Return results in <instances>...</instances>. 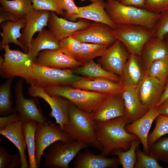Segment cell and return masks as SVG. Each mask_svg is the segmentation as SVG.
I'll return each mask as SVG.
<instances>
[{
  "label": "cell",
  "instance_id": "cell-1",
  "mask_svg": "<svg viewBox=\"0 0 168 168\" xmlns=\"http://www.w3.org/2000/svg\"><path fill=\"white\" fill-rule=\"evenodd\" d=\"M96 123V136L102 147L100 154L104 156L107 157L116 148L128 150L132 142L138 138L125 130L126 125L131 122L125 116Z\"/></svg>",
  "mask_w": 168,
  "mask_h": 168
},
{
  "label": "cell",
  "instance_id": "cell-2",
  "mask_svg": "<svg viewBox=\"0 0 168 168\" xmlns=\"http://www.w3.org/2000/svg\"><path fill=\"white\" fill-rule=\"evenodd\" d=\"M68 104L69 120L64 126L63 131L70 140L82 142L101 151L102 147L96 136L93 113L82 111L68 100Z\"/></svg>",
  "mask_w": 168,
  "mask_h": 168
},
{
  "label": "cell",
  "instance_id": "cell-3",
  "mask_svg": "<svg viewBox=\"0 0 168 168\" xmlns=\"http://www.w3.org/2000/svg\"><path fill=\"white\" fill-rule=\"evenodd\" d=\"M105 9L116 24L141 26L152 31L160 16L143 8L124 5L117 0H108Z\"/></svg>",
  "mask_w": 168,
  "mask_h": 168
},
{
  "label": "cell",
  "instance_id": "cell-4",
  "mask_svg": "<svg viewBox=\"0 0 168 168\" xmlns=\"http://www.w3.org/2000/svg\"><path fill=\"white\" fill-rule=\"evenodd\" d=\"M3 49L4 58L0 57V74L2 77L9 78L19 77L28 84H34L35 74L32 65L34 63L29 53L11 50L8 44Z\"/></svg>",
  "mask_w": 168,
  "mask_h": 168
},
{
  "label": "cell",
  "instance_id": "cell-5",
  "mask_svg": "<svg viewBox=\"0 0 168 168\" xmlns=\"http://www.w3.org/2000/svg\"><path fill=\"white\" fill-rule=\"evenodd\" d=\"M44 89L49 95L64 98L78 109L88 113L94 112L108 95L70 86H50Z\"/></svg>",
  "mask_w": 168,
  "mask_h": 168
},
{
  "label": "cell",
  "instance_id": "cell-6",
  "mask_svg": "<svg viewBox=\"0 0 168 168\" xmlns=\"http://www.w3.org/2000/svg\"><path fill=\"white\" fill-rule=\"evenodd\" d=\"M88 147L79 141H57L48 147L44 165L50 168H69L70 162L82 150Z\"/></svg>",
  "mask_w": 168,
  "mask_h": 168
},
{
  "label": "cell",
  "instance_id": "cell-7",
  "mask_svg": "<svg viewBox=\"0 0 168 168\" xmlns=\"http://www.w3.org/2000/svg\"><path fill=\"white\" fill-rule=\"evenodd\" d=\"M115 38L121 42L130 54L140 56L145 43L154 37L152 31L141 26L117 24L112 29Z\"/></svg>",
  "mask_w": 168,
  "mask_h": 168
},
{
  "label": "cell",
  "instance_id": "cell-8",
  "mask_svg": "<svg viewBox=\"0 0 168 168\" xmlns=\"http://www.w3.org/2000/svg\"><path fill=\"white\" fill-rule=\"evenodd\" d=\"M34 84L44 88L57 86H71L74 82L86 77L74 74L71 68L60 69L33 63Z\"/></svg>",
  "mask_w": 168,
  "mask_h": 168
},
{
  "label": "cell",
  "instance_id": "cell-9",
  "mask_svg": "<svg viewBox=\"0 0 168 168\" xmlns=\"http://www.w3.org/2000/svg\"><path fill=\"white\" fill-rule=\"evenodd\" d=\"M70 140L68 135L62 130L59 125L47 121L38 123L35 134V156L37 168L41 166L42 156L44 150L58 141L64 142Z\"/></svg>",
  "mask_w": 168,
  "mask_h": 168
},
{
  "label": "cell",
  "instance_id": "cell-10",
  "mask_svg": "<svg viewBox=\"0 0 168 168\" xmlns=\"http://www.w3.org/2000/svg\"><path fill=\"white\" fill-rule=\"evenodd\" d=\"M28 94L34 97H39L44 100L50 105L51 111L49 116L54 118L56 124H58L63 131V127L69 120L68 100L57 96H50L44 88L34 84H30Z\"/></svg>",
  "mask_w": 168,
  "mask_h": 168
},
{
  "label": "cell",
  "instance_id": "cell-11",
  "mask_svg": "<svg viewBox=\"0 0 168 168\" xmlns=\"http://www.w3.org/2000/svg\"><path fill=\"white\" fill-rule=\"evenodd\" d=\"M21 78L16 84L14 89L15 95L14 109L20 116L22 122L33 120L37 123L47 121L41 110L37 107L34 98H25L23 93L22 85L24 80Z\"/></svg>",
  "mask_w": 168,
  "mask_h": 168
},
{
  "label": "cell",
  "instance_id": "cell-12",
  "mask_svg": "<svg viewBox=\"0 0 168 168\" xmlns=\"http://www.w3.org/2000/svg\"><path fill=\"white\" fill-rule=\"evenodd\" d=\"M130 54L124 44L116 40L100 57L98 61L105 69L121 78L124 68Z\"/></svg>",
  "mask_w": 168,
  "mask_h": 168
},
{
  "label": "cell",
  "instance_id": "cell-13",
  "mask_svg": "<svg viewBox=\"0 0 168 168\" xmlns=\"http://www.w3.org/2000/svg\"><path fill=\"white\" fill-rule=\"evenodd\" d=\"M112 29L105 24L95 22L87 28L75 32L71 36L81 43L102 44L109 48L117 40L113 35Z\"/></svg>",
  "mask_w": 168,
  "mask_h": 168
},
{
  "label": "cell",
  "instance_id": "cell-14",
  "mask_svg": "<svg viewBox=\"0 0 168 168\" xmlns=\"http://www.w3.org/2000/svg\"><path fill=\"white\" fill-rule=\"evenodd\" d=\"M91 23L81 18L74 22L58 17L54 12L50 11L48 22L49 30L59 41L72 36L75 32L88 27Z\"/></svg>",
  "mask_w": 168,
  "mask_h": 168
},
{
  "label": "cell",
  "instance_id": "cell-15",
  "mask_svg": "<svg viewBox=\"0 0 168 168\" xmlns=\"http://www.w3.org/2000/svg\"><path fill=\"white\" fill-rule=\"evenodd\" d=\"M167 81H163L147 74L138 86L141 103L149 109L156 107Z\"/></svg>",
  "mask_w": 168,
  "mask_h": 168
},
{
  "label": "cell",
  "instance_id": "cell-16",
  "mask_svg": "<svg viewBox=\"0 0 168 168\" xmlns=\"http://www.w3.org/2000/svg\"><path fill=\"white\" fill-rule=\"evenodd\" d=\"M50 12L34 9L26 16V25L18 40L24 47L29 49V52L31 48V43L34 35L48 26Z\"/></svg>",
  "mask_w": 168,
  "mask_h": 168
},
{
  "label": "cell",
  "instance_id": "cell-17",
  "mask_svg": "<svg viewBox=\"0 0 168 168\" xmlns=\"http://www.w3.org/2000/svg\"><path fill=\"white\" fill-rule=\"evenodd\" d=\"M159 114L157 108L154 107L142 117L126 124L124 128L127 132L138 137L142 145L144 152L147 154H150L147 143L148 133L153 121Z\"/></svg>",
  "mask_w": 168,
  "mask_h": 168
},
{
  "label": "cell",
  "instance_id": "cell-18",
  "mask_svg": "<svg viewBox=\"0 0 168 168\" xmlns=\"http://www.w3.org/2000/svg\"><path fill=\"white\" fill-rule=\"evenodd\" d=\"M35 63L44 66L60 69L72 68L83 64L64 54L59 49H45L39 53Z\"/></svg>",
  "mask_w": 168,
  "mask_h": 168
},
{
  "label": "cell",
  "instance_id": "cell-19",
  "mask_svg": "<svg viewBox=\"0 0 168 168\" xmlns=\"http://www.w3.org/2000/svg\"><path fill=\"white\" fill-rule=\"evenodd\" d=\"M96 121L103 122L125 116L124 100L120 94L108 95L93 113Z\"/></svg>",
  "mask_w": 168,
  "mask_h": 168
},
{
  "label": "cell",
  "instance_id": "cell-20",
  "mask_svg": "<svg viewBox=\"0 0 168 168\" xmlns=\"http://www.w3.org/2000/svg\"><path fill=\"white\" fill-rule=\"evenodd\" d=\"M120 94L124 101L125 116L131 123L142 117L149 110L140 101L138 86H124Z\"/></svg>",
  "mask_w": 168,
  "mask_h": 168
},
{
  "label": "cell",
  "instance_id": "cell-21",
  "mask_svg": "<svg viewBox=\"0 0 168 168\" xmlns=\"http://www.w3.org/2000/svg\"><path fill=\"white\" fill-rule=\"evenodd\" d=\"M71 86L75 88L107 95L120 94L124 86L121 82L106 78L87 77L75 82Z\"/></svg>",
  "mask_w": 168,
  "mask_h": 168
},
{
  "label": "cell",
  "instance_id": "cell-22",
  "mask_svg": "<svg viewBox=\"0 0 168 168\" xmlns=\"http://www.w3.org/2000/svg\"><path fill=\"white\" fill-rule=\"evenodd\" d=\"M146 74V67L140 56L130 54L124 68L121 83L124 86L137 87Z\"/></svg>",
  "mask_w": 168,
  "mask_h": 168
},
{
  "label": "cell",
  "instance_id": "cell-23",
  "mask_svg": "<svg viewBox=\"0 0 168 168\" xmlns=\"http://www.w3.org/2000/svg\"><path fill=\"white\" fill-rule=\"evenodd\" d=\"M106 3L103 0H95L90 4L78 7L79 13L70 20L76 21L78 18H83L105 24L113 29L117 26L111 19L105 11Z\"/></svg>",
  "mask_w": 168,
  "mask_h": 168
},
{
  "label": "cell",
  "instance_id": "cell-24",
  "mask_svg": "<svg viewBox=\"0 0 168 168\" xmlns=\"http://www.w3.org/2000/svg\"><path fill=\"white\" fill-rule=\"evenodd\" d=\"M75 158V168H117L119 164L118 158H107L87 150L80 151Z\"/></svg>",
  "mask_w": 168,
  "mask_h": 168
},
{
  "label": "cell",
  "instance_id": "cell-25",
  "mask_svg": "<svg viewBox=\"0 0 168 168\" xmlns=\"http://www.w3.org/2000/svg\"><path fill=\"white\" fill-rule=\"evenodd\" d=\"M22 122L16 121L0 130V134L12 142L18 148L21 161V168H29L25 151L27 146L22 130Z\"/></svg>",
  "mask_w": 168,
  "mask_h": 168
},
{
  "label": "cell",
  "instance_id": "cell-26",
  "mask_svg": "<svg viewBox=\"0 0 168 168\" xmlns=\"http://www.w3.org/2000/svg\"><path fill=\"white\" fill-rule=\"evenodd\" d=\"M168 55V43L166 40L153 37L144 45L140 56L146 68L154 61Z\"/></svg>",
  "mask_w": 168,
  "mask_h": 168
},
{
  "label": "cell",
  "instance_id": "cell-27",
  "mask_svg": "<svg viewBox=\"0 0 168 168\" xmlns=\"http://www.w3.org/2000/svg\"><path fill=\"white\" fill-rule=\"evenodd\" d=\"M26 24L25 18L16 22L7 21L0 24L2 29V31L0 33L2 38L0 43V50L3 49L5 46L12 43L20 46L25 53H28L29 49L24 47L18 40L22 35L21 30L24 28Z\"/></svg>",
  "mask_w": 168,
  "mask_h": 168
},
{
  "label": "cell",
  "instance_id": "cell-28",
  "mask_svg": "<svg viewBox=\"0 0 168 168\" xmlns=\"http://www.w3.org/2000/svg\"><path fill=\"white\" fill-rule=\"evenodd\" d=\"M29 52L30 57L35 63L40 51L45 49L57 50L60 49L59 41L49 30L44 28L38 32L36 37L33 38Z\"/></svg>",
  "mask_w": 168,
  "mask_h": 168
},
{
  "label": "cell",
  "instance_id": "cell-29",
  "mask_svg": "<svg viewBox=\"0 0 168 168\" xmlns=\"http://www.w3.org/2000/svg\"><path fill=\"white\" fill-rule=\"evenodd\" d=\"M75 74L90 78H103L117 82L121 83V78L118 75L105 69L100 64L90 60L82 65L71 68Z\"/></svg>",
  "mask_w": 168,
  "mask_h": 168
},
{
  "label": "cell",
  "instance_id": "cell-30",
  "mask_svg": "<svg viewBox=\"0 0 168 168\" xmlns=\"http://www.w3.org/2000/svg\"><path fill=\"white\" fill-rule=\"evenodd\" d=\"M22 123L23 132L28 150L29 168H37L35 156V134L38 123L33 120Z\"/></svg>",
  "mask_w": 168,
  "mask_h": 168
},
{
  "label": "cell",
  "instance_id": "cell-31",
  "mask_svg": "<svg viewBox=\"0 0 168 168\" xmlns=\"http://www.w3.org/2000/svg\"><path fill=\"white\" fill-rule=\"evenodd\" d=\"M0 3L3 10L12 13L19 19L25 18L34 9L30 0H0Z\"/></svg>",
  "mask_w": 168,
  "mask_h": 168
},
{
  "label": "cell",
  "instance_id": "cell-32",
  "mask_svg": "<svg viewBox=\"0 0 168 168\" xmlns=\"http://www.w3.org/2000/svg\"><path fill=\"white\" fill-rule=\"evenodd\" d=\"M141 143L138 138L133 141L130 148L125 151L120 148H116L113 150L110 154L118 157L119 164L123 168H133L137 161L136 151Z\"/></svg>",
  "mask_w": 168,
  "mask_h": 168
},
{
  "label": "cell",
  "instance_id": "cell-33",
  "mask_svg": "<svg viewBox=\"0 0 168 168\" xmlns=\"http://www.w3.org/2000/svg\"><path fill=\"white\" fill-rule=\"evenodd\" d=\"M15 77L8 78L0 86V114L7 116L16 112L12 108L11 99V86Z\"/></svg>",
  "mask_w": 168,
  "mask_h": 168
},
{
  "label": "cell",
  "instance_id": "cell-34",
  "mask_svg": "<svg viewBox=\"0 0 168 168\" xmlns=\"http://www.w3.org/2000/svg\"><path fill=\"white\" fill-rule=\"evenodd\" d=\"M108 48L102 44L82 43L77 60L84 64L95 58L101 57Z\"/></svg>",
  "mask_w": 168,
  "mask_h": 168
},
{
  "label": "cell",
  "instance_id": "cell-35",
  "mask_svg": "<svg viewBox=\"0 0 168 168\" xmlns=\"http://www.w3.org/2000/svg\"><path fill=\"white\" fill-rule=\"evenodd\" d=\"M147 74L161 80H168V55L152 63L147 68Z\"/></svg>",
  "mask_w": 168,
  "mask_h": 168
},
{
  "label": "cell",
  "instance_id": "cell-36",
  "mask_svg": "<svg viewBox=\"0 0 168 168\" xmlns=\"http://www.w3.org/2000/svg\"><path fill=\"white\" fill-rule=\"evenodd\" d=\"M155 120V128L148 136L149 146L153 144L163 136L168 134V116L159 114Z\"/></svg>",
  "mask_w": 168,
  "mask_h": 168
},
{
  "label": "cell",
  "instance_id": "cell-37",
  "mask_svg": "<svg viewBox=\"0 0 168 168\" xmlns=\"http://www.w3.org/2000/svg\"><path fill=\"white\" fill-rule=\"evenodd\" d=\"M149 148L150 155L168 164V137L160 138Z\"/></svg>",
  "mask_w": 168,
  "mask_h": 168
},
{
  "label": "cell",
  "instance_id": "cell-38",
  "mask_svg": "<svg viewBox=\"0 0 168 168\" xmlns=\"http://www.w3.org/2000/svg\"><path fill=\"white\" fill-rule=\"evenodd\" d=\"M82 43L72 36L59 41L60 49L65 54L77 60Z\"/></svg>",
  "mask_w": 168,
  "mask_h": 168
},
{
  "label": "cell",
  "instance_id": "cell-39",
  "mask_svg": "<svg viewBox=\"0 0 168 168\" xmlns=\"http://www.w3.org/2000/svg\"><path fill=\"white\" fill-rule=\"evenodd\" d=\"M137 161L135 168H162L153 156L142 151L138 147L136 151Z\"/></svg>",
  "mask_w": 168,
  "mask_h": 168
},
{
  "label": "cell",
  "instance_id": "cell-40",
  "mask_svg": "<svg viewBox=\"0 0 168 168\" xmlns=\"http://www.w3.org/2000/svg\"><path fill=\"white\" fill-rule=\"evenodd\" d=\"M35 10L52 11L61 15L64 14L60 6V0H30Z\"/></svg>",
  "mask_w": 168,
  "mask_h": 168
},
{
  "label": "cell",
  "instance_id": "cell-41",
  "mask_svg": "<svg viewBox=\"0 0 168 168\" xmlns=\"http://www.w3.org/2000/svg\"><path fill=\"white\" fill-rule=\"evenodd\" d=\"M152 31L154 37L161 39H165L168 34V10L160 13Z\"/></svg>",
  "mask_w": 168,
  "mask_h": 168
},
{
  "label": "cell",
  "instance_id": "cell-42",
  "mask_svg": "<svg viewBox=\"0 0 168 168\" xmlns=\"http://www.w3.org/2000/svg\"><path fill=\"white\" fill-rule=\"evenodd\" d=\"M143 8L153 13L160 14L168 10V0H145Z\"/></svg>",
  "mask_w": 168,
  "mask_h": 168
},
{
  "label": "cell",
  "instance_id": "cell-43",
  "mask_svg": "<svg viewBox=\"0 0 168 168\" xmlns=\"http://www.w3.org/2000/svg\"><path fill=\"white\" fill-rule=\"evenodd\" d=\"M61 8L65 12V17L68 20L78 14V7L75 5L73 0H60Z\"/></svg>",
  "mask_w": 168,
  "mask_h": 168
},
{
  "label": "cell",
  "instance_id": "cell-44",
  "mask_svg": "<svg viewBox=\"0 0 168 168\" xmlns=\"http://www.w3.org/2000/svg\"><path fill=\"white\" fill-rule=\"evenodd\" d=\"M19 120H21L20 116L16 112L0 117V130L5 128L12 123Z\"/></svg>",
  "mask_w": 168,
  "mask_h": 168
},
{
  "label": "cell",
  "instance_id": "cell-45",
  "mask_svg": "<svg viewBox=\"0 0 168 168\" xmlns=\"http://www.w3.org/2000/svg\"><path fill=\"white\" fill-rule=\"evenodd\" d=\"M12 155L4 147H0V168H8Z\"/></svg>",
  "mask_w": 168,
  "mask_h": 168
},
{
  "label": "cell",
  "instance_id": "cell-46",
  "mask_svg": "<svg viewBox=\"0 0 168 168\" xmlns=\"http://www.w3.org/2000/svg\"><path fill=\"white\" fill-rule=\"evenodd\" d=\"M19 19L15 15L9 12L3 10L0 7V24L5 21L16 22L18 21Z\"/></svg>",
  "mask_w": 168,
  "mask_h": 168
},
{
  "label": "cell",
  "instance_id": "cell-47",
  "mask_svg": "<svg viewBox=\"0 0 168 168\" xmlns=\"http://www.w3.org/2000/svg\"><path fill=\"white\" fill-rule=\"evenodd\" d=\"M145 1V0H120L119 2L124 5L143 8Z\"/></svg>",
  "mask_w": 168,
  "mask_h": 168
},
{
  "label": "cell",
  "instance_id": "cell-48",
  "mask_svg": "<svg viewBox=\"0 0 168 168\" xmlns=\"http://www.w3.org/2000/svg\"><path fill=\"white\" fill-rule=\"evenodd\" d=\"M21 158L19 154H15L12 155L8 168H17L21 166Z\"/></svg>",
  "mask_w": 168,
  "mask_h": 168
},
{
  "label": "cell",
  "instance_id": "cell-49",
  "mask_svg": "<svg viewBox=\"0 0 168 168\" xmlns=\"http://www.w3.org/2000/svg\"><path fill=\"white\" fill-rule=\"evenodd\" d=\"M157 108L160 114L168 116V99Z\"/></svg>",
  "mask_w": 168,
  "mask_h": 168
},
{
  "label": "cell",
  "instance_id": "cell-50",
  "mask_svg": "<svg viewBox=\"0 0 168 168\" xmlns=\"http://www.w3.org/2000/svg\"><path fill=\"white\" fill-rule=\"evenodd\" d=\"M168 99V80L166 83L164 90L160 97L156 105L159 107L164 101Z\"/></svg>",
  "mask_w": 168,
  "mask_h": 168
},
{
  "label": "cell",
  "instance_id": "cell-51",
  "mask_svg": "<svg viewBox=\"0 0 168 168\" xmlns=\"http://www.w3.org/2000/svg\"><path fill=\"white\" fill-rule=\"evenodd\" d=\"M86 0H81V1H85ZM90 0V1H93L95 0ZM118 1H120V0H117Z\"/></svg>",
  "mask_w": 168,
  "mask_h": 168
},
{
  "label": "cell",
  "instance_id": "cell-52",
  "mask_svg": "<svg viewBox=\"0 0 168 168\" xmlns=\"http://www.w3.org/2000/svg\"><path fill=\"white\" fill-rule=\"evenodd\" d=\"M167 35H168V36L167 37V40H166L168 43V34Z\"/></svg>",
  "mask_w": 168,
  "mask_h": 168
},
{
  "label": "cell",
  "instance_id": "cell-53",
  "mask_svg": "<svg viewBox=\"0 0 168 168\" xmlns=\"http://www.w3.org/2000/svg\"><path fill=\"white\" fill-rule=\"evenodd\" d=\"M167 168H168V167H167Z\"/></svg>",
  "mask_w": 168,
  "mask_h": 168
},
{
  "label": "cell",
  "instance_id": "cell-54",
  "mask_svg": "<svg viewBox=\"0 0 168 168\" xmlns=\"http://www.w3.org/2000/svg\"></svg>",
  "mask_w": 168,
  "mask_h": 168
}]
</instances>
